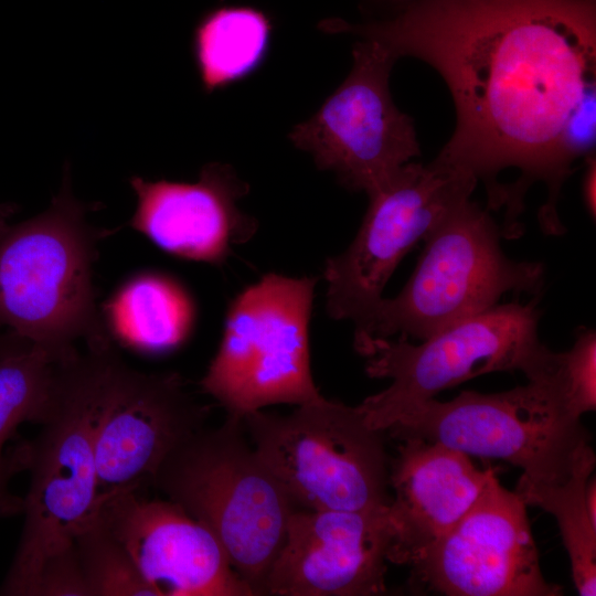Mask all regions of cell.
Segmentation results:
<instances>
[{
  "label": "cell",
  "instance_id": "1",
  "mask_svg": "<svg viewBox=\"0 0 596 596\" xmlns=\"http://www.w3.org/2000/svg\"><path fill=\"white\" fill-rule=\"evenodd\" d=\"M435 68L456 109L455 130L434 159L487 184L502 205L497 175L521 171L514 203L534 181L549 189L542 228L561 227L556 203L572 169L558 151L566 120L596 85V0H415L387 20L321 23Z\"/></svg>",
  "mask_w": 596,
  "mask_h": 596
},
{
  "label": "cell",
  "instance_id": "2",
  "mask_svg": "<svg viewBox=\"0 0 596 596\" xmlns=\"http://www.w3.org/2000/svg\"><path fill=\"white\" fill-rule=\"evenodd\" d=\"M86 347L55 362L45 418L38 436L17 451L14 468L30 473L21 503L22 532L0 595L32 596L45 561L71 546L98 499L95 432L100 352Z\"/></svg>",
  "mask_w": 596,
  "mask_h": 596
},
{
  "label": "cell",
  "instance_id": "3",
  "mask_svg": "<svg viewBox=\"0 0 596 596\" xmlns=\"http://www.w3.org/2000/svg\"><path fill=\"white\" fill-rule=\"evenodd\" d=\"M92 205L75 198L66 164L49 207L0 234V327L56 361L111 341L95 304L93 265L105 234L88 223Z\"/></svg>",
  "mask_w": 596,
  "mask_h": 596
},
{
  "label": "cell",
  "instance_id": "4",
  "mask_svg": "<svg viewBox=\"0 0 596 596\" xmlns=\"http://www.w3.org/2000/svg\"><path fill=\"white\" fill-rule=\"evenodd\" d=\"M245 434L233 416L202 427L169 454L152 486L203 524L253 595H264L298 507Z\"/></svg>",
  "mask_w": 596,
  "mask_h": 596
},
{
  "label": "cell",
  "instance_id": "5",
  "mask_svg": "<svg viewBox=\"0 0 596 596\" xmlns=\"http://www.w3.org/2000/svg\"><path fill=\"white\" fill-rule=\"evenodd\" d=\"M502 235L488 210L470 198L455 205L424 238L417 265L400 294L380 302L370 338L423 340L498 305L507 292L539 296L543 265L509 258L501 249Z\"/></svg>",
  "mask_w": 596,
  "mask_h": 596
},
{
  "label": "cell",
  "instance_id": "6",
  "mask_svg": "<svg viewBox=\"0 0 596 596\" xmlns=\"http://www.w3.org/2000/svg\"><path fill=\"white\" fill-rule=\"evenodd\" d=\"M288 415L243 417L254 448L295 504L308 510H374L390 504L383 434L356 406L320 396Z\"/></svg>",
  "mask_w": 596,
  "mask_h": 596
},
{
  "label": "cell",
  "instance_id": "7",
  "mask_svg": "<svg viewBox=\"0 0 596 596\" xmlns=\"http://www.w3.org/2000/svg\"><path fill=\"white\" fill-rule=\"evenodd\" d=\"M539 299L496 305L418 344L405 337H373L354 345L370 377L391 380L356 406L365 423L384 433L411 406L461 382L499 371L525 374L545 347L539 338Z\"/></svg>",
  "mask_w": 596,
  "mask_h": 596
},
{
  "label": "cell",
  "instance_id": "8",
  "mask_svg": "<svg viewBox=\"0 0 596 596\" xmlns=\"http://www.w3.org/2000/svg\"><path fill=\"white\" fill-rule=\"evenodd\" d=\"M317 278L267 274L231 304L215 356L200 382L227 416L321 395L309 358V319Z\"/></svg>",
  "mask_w": 596,
  "mask_h": 596
},
{
  "label": "cell",
  "instance_id": "9",
  "mask_svg": "<svg viewBox=\"0 0 596 596\" xmlns=\"http://www.w3.org/2000/svg\"><path fill=\"white\" fill-rule=\"evenodd\" d=\"M476 178L433 160L406 163L368 193L362 224L341 254L327 259V311L353 322L354 344L370 338L374 313L391 275L409 249L459 202Z\"/></svg>",
  "mask_w": 596,
  "mask_h": 596
},
{
  "label": "cell",
  "instance_id": "10",
  "mask_svg": "<svg viewBox=\"0 0 596 596\" xmlns=\"http://www.w3.org/2000/svg\"><path fill=\"white\" fill-rule=\"evenodd\" d=\"M384 433L398 441L418 438L501 459L535 482L567 478L590 440L581 421L560 416L530 383L494 394L462 391L448 402L423 401Z\"/></svg>",
  "mask_w": 596,
  "mask_h": 596
},
{
  "label": "cell",
  "instance_id": "11",
  "mask_svg": "<svg viewBox=\"0 0 596 596\" xmlns=\"http://www.w3.org/2000/svg\"><path fill=\"white\" fill-rule=\"evenodd\" d=\"M352 54L347 78L292 128L289 139L319 169L334 172L344 188L368 194L421 150L413 118L396 107L390 92L397 57L371 39L355 43Z\"/></svg>",
  "mask_w": 596,
  "mask_h": 596
},
{
  "label": "cell",
  "instance_id": "12",
  "mask_svg": "<svg viewBox=\"0 0 596 596\" xmlns=\"http://www.w3.org/2000/svg\"><path fill=\"white\" fill-rule=\"evenodd\" d=\"M209 414L180 374L138 371L105 345L95 432L98 494L152 486L164 459L205 426Z\"/></svg>",
  "mask_w": 596,
  "mask_h": 596
},
{
  "label": "cell",
  "instance_id": "13",
  "mask_svg": "<svg viewBox=\"0 0 596 596\" xmlns=\"http://www.w3.org/2000/svg\"><path fill=\"white\" fill-rule=\"evenodd\" d=\"M411 567L414 583L448 596L562 595L542 575L525 504L496 473L457 524Z\"/></svg>",
  "mask_w": 596,
  "mask_h": 596
},
{
  "label": "cell",
  "instance_id": "14",
  "mask_svg": "<svg viewBox=\"0 0 596 596\" xmlns=\"http://www.w3.org/2000/svg\"><path fill=\"white\" fill-rule=\"evenodd\" d=\"M94 513L155 596H253L216 538L177 503L117 490L98 494Z\"/></svg>",
  "mask_w": 596,
  "mask_h": 596
},
{
  "label": "cell",
  "instance_id": "15",
  "mask_svg": "<svg viewBox=\"0 0 596 596\" xmlns=\"http://www.w3.org/2000/svg\"><path fill=\"white\" fill-rule=\"evenodd\" d=\"M392 543L389 505L358 511L297 509L264 595L384 594Z\"/></svg>",
  "mask_w": 596,
  "mask_h": 596
},
{
  "label": "cell",
  "instance_id": "16",
  "mask_svg": "<svg viewBox=\"0 0 596 596\" xmlns=\"http://www.w3.org/2000/svg\"><path fill=\"white\" fill-rule=\"evenodd\" d=\"M129 184L136 207L128 225L173 256L220 265L257 230L237 206L249 185L230 164H204L195 182L134 175Z\"/></svg>",
  "mask_w": 596,
  "mask_h": 596
},
{
  "label": "cell",
  "instance_id": "17",
  "mask_svg": "<svg viewBox=\"0 0 596 596\" xmlns=\"http://www.w3.org/2000/svg\"><path fill=\"white\" fill-rule=\"evenodd\" d=\"M389 469L393 543L389 562L414 565L466 514L494 470L468 455L418 438L400 440Z\"/></svg>",
  "mask_w": 596,
  "mask_h": 596
},
{
  "label": "cell",
  "instance_id": "18",
  "mask_svg": "<svg viewBox=\"0 0 596 596\" xmlns=\"http://www.w3.org/2000/svg\"><path fill=\"white\" fill-rule=\"evenodd\" d=\"M100 316L111 340L137 353L157 355L187 341L195 307L179 281L161 273L143 272L116 289Z\"/></svg>",
  "mask_w": 596,
  "mask_h": 596
},
{
  "label": "cell",
  "instance_id": "19",
  "mask_svg": "<svg viewBox=\"0 0 596 596\" xmlns=\"http://www.w3.org/2000/svg\"><path fill=\"white\" fill-rule=\"evenodd\" d=\"M273 22L248 6H221L205 12L191 40L193 63L205 94L253 75L270 50Z\"/></svg>",
  "mask_w": 596,
  "mask_h": 596
},
{
  "label": "cell",
  "instance_id": "20",
  "mask_svg": "<svg viewBox=\"0 0 596 596\" xmlns=\"http://www.w3.org/2000/svg\"><path fill=\"white\" fill-rule=\"evenodd\" d=\"M594 467L595 455L588 445L564 480L535 482L520 478L514 491L525 505L540 507L556 519L573 581L582 596L596 594V519L586 504V486Z\"/></svg>",
  "mask_w": 596,
  "mask_h": 596
},
{
  "label": "cell",
  "instance_id": "21",
  "mask_svg": "<svg viewBox=\"0 0 596 596\" xmlns=\"http://www.w3.org/2000/svg\"><path fill=\"white\" fill-rule=\"evenodd\" d=\"M550 406L563 418L581 421L596 408V333L579 328L573 347L554 352L546 345L525 373Z\"/></svg>",
  "mask_w": 596,
  "mask_h": 596
},
{
  "label": "cell",
  "instance_id": "22",
  "mask_svg": "<svg viewBox=\"0 0 596 596\" xmlns=\"http://www.w3.org/2000/svg\"><path fill=\"white\" fill-rule=\"evenodd\" d=\"M55 362L47 351L34 344L0 358V490L3 447L21 424L40 425L45 418Z\"/></svg>",
  "mask_w": 596,
  "mask_h": 596
},
{
  "label": "cell",
  "instance_id": "23",
  "mask_svg": "<svg viewBox=\"0 0 596 596\" xmlns=\"http://www.w3.org/2000/svg\"><path fill=\"white\" fill-rule=\"evenodd\" d=\"M73 545L89 596H155L132 560L93 512Z\"/></svg>",
  "mask_w": 596,
  "mask_h": 596
},
{
  "label": "cell",
  "instance_id": "24",
  "mask_svg": "<svg viewBox=\"0 0 596 596\" xmlns=\"http://www.w3.org/2000/svg\"><path fill=\"white\" fill-rule=\"evenodd\" d=\"M595 141L596 85L587 89L560 134L558 151L563 162L571 168L576 159L595 153Z\"/></svg>",
  "mask_w": 596,
  "mask_h": 596
},
{
  "label": "cell",
  "instance_id": "25",
  "mask_svg": "<svg viewBox=\"0 0 596 596\" xmlns=\"http://www.w3.org/2000/svg\"><path fill=\"white\" fill-rule=\"evenodd\" d=\"M32 596H89L73 544L45 561Z\"/></svg>",
  "mask_w": 596,
  "mask_h": 596
},
{
  "label": "cell",
  "instance_id": "26",
  "mask_svg": "<svg viewBox=\"0 0 596 596\" xmlns=\"http://www.w3.org/2000/svg\"><path fill=\"white\" fill-rule=\"evenodd\" d=\"M584 205L589 216L595 220L596 214V158L595 153L585 158V171L582 182Z\"/></svg>",
  "mask_w": 596,
  "mask_h": 596
},
{
  "label": "cell",
  "instance_id": "27",
  "mask_svg": "<svg viewBox=\"0 0 596 596\" xmlns=\"http://www.w3.org/2000/svg\"><path fill=\"white\" fill-rule=\"evenodd\" d=\"M31 345L30 341L11 331L0 333V358L23 351Z\"/></svg>",
  "mask_w": 596,
  "mask_h": 596
},
{
  "label": "cell",
  "instance_id": "28",
  "mask_svg": "<svg viewBox=\"0 0 596 596\" xmlns=\"http://www.w3.org/2000/svg\"><path fill=\"white\" fill-rule=\"evenodd\" d=\"M19 211L14 203H0V234L9 226V219Z\"/></svg>",
  "mask_w": 596,
  "mask_h": 596
},
{
  "label": "cell",
  "instance_id": "29",
  "mask_svg": "<svg viewBox=\"0 0 596 596\" xmlns=\"http://www.w3.org/2000/svg\"><path fill=\"white\" fill-rule=\"evenodd\" d=\"M389 1L395 2V3H397V4H401V8H402V7H404V6H406V4L411 3V2H413V1H415V0H389Z\"/></svg>",
  "mask_w": 596,
  "mask_h": 596
}]
</instances>
